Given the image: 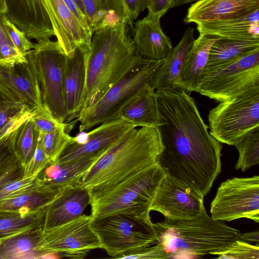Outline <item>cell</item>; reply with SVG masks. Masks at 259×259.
Listing matches in <instances>:
<instances>
[{
    "label": "cell",
    "instance_id": "1",
    "mask_svg": "<svg viewBox=\"0 0 259 259\" xmlns=\"http://www.w3.org/2000/svg\"><path fill=\"white\" fill-rule=\"evenodd\" d=\"M163 146L157 128L133 127L104 152L82 178L91 198L157 162Z\"/></svg>",
    "mask_w": 259,
    "mask_h": 259
},
{
    "label": "cell",
    "instance_id": "2",
    "mask_svg": "<svg viewBox=\"0 0 259 259\" xmlns=\"http://www.w3.org/2000/svg\"><path fill=\"white\" fill-rule=\"evenodd\" d=\"M129 26L123 22L94 32L87 63L81 110L97 102L125 74L139 55L129 35Z\"/></svg>",
    "mask_w": 259,
    "mask_h": 259
},
{
    "label": "cell",
    "instance_id": "3",
    "mask_svg": "<svg viewBox=\"0 0 259 259\" xmlns=\"http://www.w3.org/2000/svg\"><path fill=\"white\" fill-rule=\"evenodd\" d=\"M158 243L168 258H198L219 251L236 240L240 231L209 216L206 210L191 220L165 219L153 224Z\"/></svg>",
    "mask_w": 259,
    "mask_h": 259
},
{
    "label": "cell",
    "instance_id": "4",
    "mask_svg": "<svg viewBox=\"0 0 259 259\" xmlns=\"http://www.w3.org/2000/svg\"><path fill=\"white\" fill-rule=\"evenodd\" d=\"M166 176L156 162L133 174L107 191L91 198L93 219L123 213L151 222L150 212L157 190Z\"/></svg>",
    "mask_w": 259,
    "mask_h": 259
},
{
    "label": "cell",
    "instance_id": "5",
    "mask_svg": "<svg viewBox=\"0 0 259 259\" xmlns=\"http://www.w3.org/2000/svg\"><path fill=\"white\" fill-rule=\"evenodd\" d=\"M164 60H150L138 55L125 74L97 102L80 111L76 118L80 122L79 132L119 119L122 109L144 85L150 83Z\"/></svg>",
    "mask_w": 259,
    "mask_h": 259
},
{
    "label": "cell",
    "instance_id": "6",
    "mask_svg": "<svg viewBox=\"0 0 259 259\" xmlns=\"http://www.w3.org/2000/svg\"><path fill=\"white\" fill-rule=\"evenodd\" d=\"M210 134L221 143L235 146L259 129V86L220 102L209 111Z\"/></svg>",
    "mask_w": 259,
    "mask_h": 259
},
{
    "label": "cell",
    "instance_id": "7",
    "mask_svg": "<svg viewBox=\"0 0 259 259\" xmlns=\"http://www.w3.org/2000/svg\"><path fill=\"white\" fill-rule=\"evenodd\" d=\"M25 57L37 76L42 104L56 120L65 123L64 75L67 56L57 41L49 39L34 44Z\"/></svg>",
    "mask_w": 259,
    "mask_h": 259
},
{
    "label": "cell",
    "instance_id": "8",
    "mask_svg": "<svg viewBox=\"0 0 259 259\" xmlns=\"http://www.w3.org/2000/svg\"><path fill=\"white\" fill-rule=\"evenodd\" d=\"M153 223L137 217L118 213L92 219L91 228L100 248L110 256L122 255L158 243Z\"/></svg>",
    "mask_w": 259,
    "mask_h": 259
},
{
    "label": "cell",
    "instance_id": "9",
    "mask_svg": "<svg viewBox=\"0 0 259 259\" xmlns=\"http://www.w3.org/2000/svg\"><path fill=\"white\" fill-rule=\"evenodd\" d=\"M259 86V49L204 70L198 93L221 102Z\"/></svg>",
    "mask_w": 259,
    "mask_h": 259
},
{
    "label": "cell",
    "instance_id": "10",
    "mask_svg": "<svg viewBox=\"0 0 259 259\" xmlns=\"http://www.w3.org/2000/svg\"><path fill=\"white\" fill-rule=\"evenodd\" d=\"M214 220L241 218L259 222V177L232 178L222 182L210 204Z\"/></svg>",
    "mask_w": 259,
    "mask_h": 259
},
{
    "label": "cell",
    "instance_id": "11",
    "mask_svg": "<svg viewBox=\"0 0 259 259\" xmlns=\"http://www.w3.org/2000/svg\"><path fill=\"white\" fill-rule=\"evenodd\" d=\"M92 217L78 218L43 232L40 249L57 256L84 258L91 250L100 248L99 239L91 228Z\"/></svg>",
    "mask_w": 259,
    "mask_h": 259
},
{
    "label": "cell",
    "instance_id": "12",
    "mask_svg": "<svg viewBox=\"0 0 259 259\" xmlns=\"http://www.w3.org/2000/svg\"><path fill=\"white\" fill-rule=\"evenodd\" d=\"M8 19L29 39L37 42L55 36L57 27L49 0H5Z\"/></svg>",
    "mask_w": 259,
    "mask_h": 259
},
{
    "label": "cell",
    "instance_id": "13",
    "mask_svg": "<svg viewBox=\"0 0 259 259\" xmlns=\"http://www.w3.org/2000/svg\"><path fill=\"white\" fill-rule=\"evenodd\" d=\"M0 91L31 111L42 105L37 76L27 59L0 61Z\"/></svg>",
    "mask_w": 259,
    "mask_h": 259
},
{
    "label": "cell",
    "instance_id": "14",
    "mask_svg": "<svg viewBox=\"0 0 259 259\" xmlns=\"http://www.w3.org/2000/svg\"><path fill=\"white\" fill-rule=\"evenodd\" d=\"M203 199L204 197L165 176L157 190L151 210L161 213L165 219L191 220L205 210Z\"/></svg>",
    "mask_w": 259,
    "mask_h": 259
},
{
    "label": "cell",
    "instance_id": "15",
    "mask_svg": "<svg viewBox=\"0 0 259 259\" xmlns=\"http://www.w3.org/2000/svg\"><path fill=\"white\" fill-rule=\"evenodd\" d=\"M136 127L119 118L102 123L85 134L83 140L73 137L55 161L63 163L92 155H102L130 129Z\"/></svg>",
    "mask_w": 259,
    "mask_h": 259
},
{
    "label": "cell",
    "instance_id": "16",
    "mask_svg": "<svg viewBox=\"0 0 259 259\" xmlns=\"http://www.w3.org/2000/svg\"><path fill=\"white\" fill-rule=\"evenodd\" d=\"M90 201L89 190L81 181L67 187L45 208L43 232L78 218Z\"/></svg>",
    "mask_w": 259,
    "mask_h": 259
},
{
    "label": "cell",
    "instance_id": "17",
    "mask_svg": "<svg viewBox=\"0 0 259 259\" xmlns=\"http://www.w3.org/2000/svg\"><path fill=\"white\" fill-rule=\"evenodd\" d=\"M89 51L90 48H77L67 57L64 75L65 122L77 118L81 110Z\"/></svg>",
    "mask_w": 259,
    "mask_h": 259
},
{
    "label": "cell",
    "instance_id": "18",
    "mask_svg": "<svg viewBox=\"0 0 259 259\" xmlns=\"http://www.w3.org/2000/svg\"><path fill=\"white\" fill-rule=\"evenodd\" d=\"M259 10V0H199L192 4L184 18L196 24L241 17Z\"/></svg>",
    "mask_w": 259,
    "mask_h": 259
},
{
    "label": "cell",
    "instance_id": "19",
    "mask_svg": "<svg viewBox=\"0 0 259 259\" xmlns=\"http://www.w3.org/2000/svg\"><path fill=\"white\" fill-rule=\"evenodd\" d=\"M158 15L148 14L135 23L133 41L138 54L150 60L165 59L172 48V43L163 32Z\"/></svg>",
    "mask_w": 259,
    "mask_h": 259
},
{
    "label": "cell",
    "instance_id": "20",
    "mask_svg": "<svg viewBox=\"0 0 259 259\" xmlns=\"http://www.w3.org/2000/svg\"><path fill=\"white\" fill-rule=\"evenodd\" d=\"M55 17L57 41L67 56L77 48H90L93 34L80 23L63 0H49Z\"/></svg>",
    "mask_w": 259,
    "mask_h": 259
},
{
    "label": "cell",
    "instance_id": "21",
    "mask_svg": "<svg viewBox=\"0 0 259 259\" xmlns=\"http://www.w3.org/2000/svg\"><path fill=\"white\" fill-rule=\"evenodd\" d=\"M194 29H187L179 43L172 48L154 73L150 84L155 92L179 88L178 80L185 59L194 41Z\"/></svg>",
    "mask_w": 259,
    "mask_h": 259
},
{
    "label": "cell",
    "instance_id": "22",
    "mask_svg": "<svg viewBox=\"0 0 259 259\" xmlns=\"http://www.w3.org/2000/svg\"><path fill=\"white\" fill-rule=\"evenodd\" d=\"M101 155H92L72 161L48 164L37 175L41 185L58 191L81 181Z\"/></svg>",
    "mask_w": 259,
    "mask_h": 259
},
{
    "label": "cell",
    "instance_id": "23",
    "mask_svg": "<svg viewBox=\"0 0 259 259\" xmlns=\"http://www.w3.org/2000/svg\"><path fill=\"white\" fill-rule=\"evenodd\" d=\"M218 38L214 36L199 34L187 54L178 80V87L189 94L198 92L202 74L206 66L210 49Z\"/></svg>",
    "mask_w": 259,
    "mask_h": 259
},
{
    "label": "cell",
    "instance_id": "24",
    "mask_svg": "<svg viewBox=\"0 0 259 259\" xmlns=\"http://www.w3.org/2000/svg\"><path fill=\"white\" fill-rule=\"evenodd\" d=\"M196 25L199 34L231 39H259V10L241 17Z\"/></svg>",
    "mask_w": 259,
    "mask_h": 259
},
{
    "label": "cell",
    "instance_id": "25",
    "mask_svg": "<svg viewBox=\"0 0 259 259\" xmlns=\"http://www.w3.org/2000/svg\"><path fill=\"white\" fill-rule=\"evenodd\" d=\"M119 118L136 127L160 125V114L155 90L146 84L122 109Z\"/></svg>",
    "mask_w": 259,
    "mask_h": 259
},
{
    "label": "cell",
    "instance_id": "26",
    "mask_svg": "<svg viewBox=\"0 0 259 259\" xmlns=\"http://www.w3.org/2000/svg\"><path fill=\"white\" fill-rule=\"evenodd\" d=\"M42 227L28 229L0 240V259L53 257L57 255L40 249Z\"/></svg>",
    "mask_w": 259,
    "mask_h": 259
},
{
    "label": "cell",
    "instance_id": "27",
    "mask_svg": "<svg viewBox=\"0 0 259 259\" xmlns=\"http://www.w3.org/2000/svg\"><path fill=\"white\" fill-rule=\"evenodd\" d=\"M61 192L41 185L37 177L27 189L0 201V211L28 213L44 209Z\"/></svg>",
    "mask_w": 259,
    "mask_h": 259
},
{
    "label": "cell",
    "instance_id": "28",
    "mask_svg": "<svg viewBox=\"0 0 259 259\" xmlns=\"http://www.w3.org/2000/svg\"><path fill=\"white\" fill-rule=\"evenodd\" d=\"M257 49H259V39L218 38L210 49L205 70L222 65Z\"/></svg>",
    "mask_w": 259,
    "mask_h": 259
},
{
    "label": "cell",
    "instance_id": "29",
    "mask_svg": "<svg viewBox=\"0 0 259 259\" xmlns=\"http://www.w3.org/2000/svg\"><path fill=\"white\" fill-rule=\"evenodd\" d=\"M45 209L28 213L0 211V240L19 232L43 226Z\"/></svg>",
    "mask_w": 259,
    "mask_h": 259
},
{
    "label": "cell",
    "instance_id": "30",
    "mask_svg": "<svg viewBox=\"0 0 259 259\" xmlns=\"http://www.w3.org/2000/svg\"><path fill=\"white\" fill-rule=\"evenodd\" d=\"M32 113L24 105L0 91V140L17 128Z\"/></svg>",
    "mask_w": 259,
    "mask_h": 259
},
{
    "label": "cell",
    "instance_id": "31",
    "mask_svg": "<svg viewBox=\"0 0 259 259\" xmlns=\"http://www.w3.org/2000/svg\"><path fill=\"white\" fill-rule=\"evenodd\" d=\"M30 117L17 128L15 139V151L24 168L33 154L39 136Z\"/></svg>",
    "mask_w": 259,
    "mask_h": 259
},
{
    "label": "cell",
    "instance_id": "32",
    "mask_svg": "<svg viewBox=\"0 0 259 259\" xmlns=\"http://www.w3.org/2000/svg\"><path fill=\"white\" fill-rule=\"evenodd\" d=\"M239 157L235 164L236 170L245 171L259 163V129L244 138L235 145Z\"/></svg>",
    "mask_w": 259,
    "mask_h": 259
},
{
    "label": "cell",
    "instance_id": "33",
    "mask_svg": "<svg viewBox=\"0 0 259 259\" xmlns=\"http://www.w3.org/2000/svg\"><path fill=\"white\" fill-rule=\"evenodd\" d=\"M65 123L46 134H39L45 152L51 163L59 158L66 145L73 139L67 131Z\"/></svg>",
    "mask_w": 259,
    "mask_h": 259
},
{
    "label": "cell",
    "instance_id": "34",
    "mask_svg": "<svg viewBox=\"0 0 259 259\" xmlns=\"http://www.w3.org/2000/svg\"><path fill=\"white\" fill-rule=\"evenodd\" d=\"M85 15L94 32L110 25L108 0H83Z\"/></svg>",
    "mask_w": 259,
    "mask_h": 259
},
{
    "label": "cell",
    "instance_id": "35",
    "mask_svg": "<svg viewBox=\"0 0 259 259\" xmlns=\"http://www.w3.org/2000/svg\"><path fill=\"white\" fill-rule=\"evenodd\" d=\"M212 255L222 259H259V246L238 239Z\"/></svg>",
    "mask_w": 259,
    "mask_h": 259
},
{
    "label": "cell",
    "instance_id": "36",
    "mask_svg": "<svg viewBox=\"0 0 259 259\" xmlns=\"http://www.w3.org/2000/svg\"><path fill=\"white\" fill-rule=\"evenodd\" d=\"M16 131L17 128L0 140V176L21 164L14 148Z\"/></svg>",
    "mask_w": 259,
    "mask_h": 259
},
{
    "label": "cell",
    "instance_id": "37",
    "mask_svg": "<svg viewBox=\"0 0 259 259\" xmlns=\"http://www.w3.org/2000/svg\"><path fill=\"white\" fill-rule=\"evenodd\" d=\"M6 13L0 12V61L11 62L25 60L11 40L5 25Z\"/></svg>",
    "mask_w": 259,
    "mask_h": 259
},
{
    "label": "cell",
    "instance_id": "38",
    "mask_svg": "<svg viewBox=\"0 0 259 259\" xmlns=\"http://www.w3.org/2000/svg\"><path fill=\"white\" fill-rule=\"evenodd\" d=\"M30 119L36 130L41 134L50 133L64 123L56 120L50 110L43 104L33 111Z\"/></svg>",
    "mask_w": 259,
    "mask_h": 259
},
{
    "label": "cell",
    "instance_id": "39",
    "mask_svg": "<svg viewBox=\"0 0 259 259\" xmlns=\"http://www.w3.org/2000/svg\"><path fill=\"white\" fill-rule=\"evenodd\" d=\"M51 162L45 152L39 133L35 151L31 158L24 168V176H37Z\"/></svg>",
    "mask_w": 259,
    "mask_h": 259
},
{
    "label": "cell",
    "instance_id": "40",
    "mask_svg": "<svg viewBox=\"0 0 259 259\" xmlns=\"http://www.w3.org/2000/svg\"><path fill=\"white\" fill-rule=\"evenodd\" d=\"M37 176H24L8 182L0 188V201L17 195L30 187Z\"/></svg>",
    "mask_w": 259,
    "mask_h": 259
},
{
    "label": "cell",
    "instance_id": "41",
    "mask_svg": "<svg viewBox=\"0 0 259 259\" xmlns=\"http://www.w3.org/2000/svg\"><path fill=\"white\" fill-rule=\"evenodd\" d=\"M6 28L13 44L18 51L24 56L33 49L34 44L31 42L26 34L12 23L7 17L4 21Z\"/></svg>",
    "mask_w": 259,
    "mask_h": 259
},
{
    "label": "cell",
    "instance_id": "42",
    "mask_svg": "<svg viewBox=\"0 0 259 259\" xmlns=\"http://www.w3.org/2000/svg\"><path fill=\"white\" fill-rule=\"evenodd\" d=\"M118 258L163 259L168 256L162 245L157 243L124 254Z\"/></svg>",
    "mask_w": 259,
    "mask_h": 259
},
{
    "label": "cell",
    "instance_id": "43",
    "mask_svg": "<svg viewBox=\"0 0 259 259\" xmlns=\"http://www.w3.org/2000/svg\"><path fill=\"white\" fill-rule=\"evenodd\" d=\"M123 10L133 25L134 20L146 8V0H118Z\"/></svg>",
    "mask_w": 259,
    "mask_h": 259
},
{
    "label": "cell",
    "instance_id": "44",
    "mask_svg": "<svg viewBox=\"0 0 259 259\" xmlns=\"http://www.w3.org/2000/svg\"><path fill=\"white\" fill-rule=\"evenodd\" d=\"M169 0H146V8L148 14L158 15L162 17L169 9Z\"/></svg>",
    "mask_w": 259,
    "mask_h": 259
},
{
    "label": "cell",
    "instance_id": "45",
    "mask_svg": "<svg viewBox=\"0 0 259 259\" xmlns=\"http://www.w3.org/2000/svg\"><path fill=\"white\" fill-rule=\"evenodd\" d=\"M24 176V167L19 164L0 176V188L6 183L19 179Z\"/></svg>",
    "mask_w": 259,
    "mask_h": 259
},
{
    "label": "cell",
    "instance_id": "46",
    "mask_svg": "<svg viewBox=\"0 0 259 259\" xmlns=\"http://www.w3.org/2000/svg\"><path fill=\"white\" fill-rule=\"evenodd\" d=\"M68 9L74 15L82 25L93 34L87 18L82 13L73 0H63Z\"/></svg>",
    "mask_w": 259,
    "mask_h": 259
},
{
    "label": "cell",
    "instance_id": "47",
    "mask_svg": "<svg viewBox=\"0 0 259 259\" xmlns=\"http://www.w3.org/2000/svg\"><path fill=\"white\" fill-rule=\"evenodd\" d=\"M240 239L247 242H255L258 245L259 243V232L258 230L241 234Z\"/></svg>",
    "mask_w": 259,
    "mask_h": 259
},
{
    "label": "cell",
    "instance_id": "48",
    "mask_svg": "<svg viewBox=\"0 0 259 259\" xmlns=\"http://www.w3.org/2000/svg\"><path fill=\"white\" fill-rule=\"evenodd\" d=\"M198 1L199 0H174L170 6L169 9Z\"/></svg>",
    "mask_w": 259,
    "mask_h": 259
},
{
    "label": "cell",
    "instance_id": "49",
    "mask_svg": "<svg viewBox=\"0 0 259 259\" xmlns=\"http://www.w3.org/2000/svg\"><path fill=\"white\" fill-rule=\"evenodd\" d=\"M82 13L87 17L83 0H73Z\"/></svg>",
    "mask_w": 259,
    "mask_h": 259
},
{
    "label": "cell",
    "instance_id": "50",
    "mask_svg": "<svg viewBox=\"0 0 259 259\" xmlns=\"http://www.w3.org/2000/svg\"><path fill=\"white\" fill-rule=\"evenodd\" d=\"M7 6L5 0H0V12L6 13Z\"/></svg>",
    "mask_w": 259,
    "mask_h": 259
},
{
    "label": "cell",
    "instance_id": "51",
    "mask_svg": "<svg viewBox=\"0 0 259 259\" xmlns=\"http://www.w3.org/2000/svg\"><path fill=\"white\" fill-rule=\"evenodd\" d=\"M169 1H170V5H171V4L172 3V2L174 1V0H169Z\"/></svg>",
    "mask_w": 259,
    "mask_h": 259
}]
</instances>
